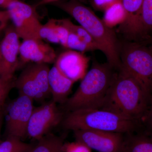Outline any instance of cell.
Here are the masks:
<instances>
[{"label": "cell", "mask_w": 152, "mask_h": 152, "mask_svg": "<svg viewBox=\"0 0 152 152\" xmlns=\"http://www.w3.org/2000/svg\"><path fill=\"white\" fill-rule=\"evenodd\" d=\"M69 32L68 36L66 48L83 53L94 51V49L88 45L81 38L72 31L69 29Z\"/></svg>", "instance_id": "7402d4cb"}, {"label": "cell", "mask_w": 152, "mask_h": 152, "mask_svg": "<svg viewBox=\"0 0 152 152\" xmlns=\"http://www.w3.org/2000/svg\"><path fill=\"white\" fill-rule=\"evenodd\" d=\"M56 19H50L45 24L42 25L39 31L41 39L45 40L52 43L60 44L56 31Z\"/></svg>", "instance_id": "603a6c76"}, {"label": "cell", "mask_w": 152, "mask_h": 152, "mask_svg": "<svg viewBox=\"0 0 152 152\" xmlns=\"http://www.w3.org/2000/svg\"><path fill=\"white\" fill-rule=\"evenodd\" d=\"M56 31L60 45L66 48L69 31L67 27L63 23L61 20H56Z\"/></svg>", "instance_id": "d4e9b609"}, {"label": "cell", "mask_w": 152, "mask_h": 152, "mask_svg": "<svg viewBox=\"0 0 152 152\" xmlns=\"http://www.w3.org/2000/svg\"><path fill=\"white\" fill-rule=\"evenodd\" d=\"M19 55L23 63H54L57 56L54 50L41 39L23 40L20 45Z\"/></svg>", "instance_id": "4fadbf2b"}, {"label": "cell", "mask_w": 152, "mask_h": 152, "mask_svg": "<svg viewBox=\"0 0 152 152\" xmlns=\"http://www.w3.org/2000/svg\"><path fill=\"white\" fill-rule=\"evenodd\" d=\"M61 125L67 130H94L126 134L134 133L140 124L101 109H82L66 113Z\"/></svg>", "instance_id": "277c9868"}, {"label": "cell", "mask_w": 152, "mask_h": 152, "mask_svg": "<svg viewBox=\"0 0 152 152\" xmlns=\"http://www.w3.org/2000/svg\"><path fill=\"white\" fill-rule=\"evenodd\" d=\"M1 56L0 54V77H1Z\"/></svg>", "instance_id": "e575fe53"}, {"label": "cell", "mask_w": 152, "mask_h": 152, "mask_svg": "<svg viewBox=\"0 0 152 152\" xmlns=\"http://www.w3.org/2000/svg\"><path fill=\"white\" fill-rule=\"evenodd\" d=\"M122 152H152V140L144 133L126 134Z\"/></svg>", "instance_id": "2e32d148"}, {"label": "cell", "mask_w": 152, "mask_h": 152, "mask_svg": "<svg viewBox=\"0 0 152 152\" xmlns=\"http://www.w3.org/2000/svg\"><path fill=\"white\" fill-rule=\"evenodd\" d=\"M34 145L15 137H7L0 142V152H29Z\"/></svg>", "instance_id": "d6986e66"}, {"label": "cell", "mask_w": 152, "mask_h": 152, "mask_svg": "<svg viewBox=\"0 0 152 152\" xmlns=\"http://www.w3.org/2000/svg\"><path fill=\"white\" fill-rule=\"evenodd\" d=\"M7 10L20 38L23 40L41 39L39 31L42 24L39 20L36 7L20 0H15Z\"/></svg>", "instance_id": "ba28073f"}, {"label": "cell", "mask_w": 152, "mask_h": 152, "mask_svg": "<svg viewBox=\"0 0 152 152\" xmlns=\"http://www.w3.org/2000/svg\"><path fill=\"white\" fill-rule=\"evenodd\" d=\"M121 67L134 77L146 91L152 93V47L129 42L120 49Z\"/></svg>", "instance_id": "5b68a950"}, {"label": "cell", "mask_w": 152, "mask_h": 152, "mask_svg": "<svg viewBox=\"0 0 152 152\" xmlns=\"http://www.w3.org/2000/svg\"><path fill=\"white\" fill-rule=\"evenodd\" d=\"M104 12L103 21L110 28L113 29L118 26H121L126 20V13L122 0L114 4Z\"/></svg>", "instance_id": "ac0fdd59"}, {"label": "cell", "mask_w": 152, "mask_h": 152, "mask_svg": "<svg viewBox=\"0 0 152 152\" xmlns=\"http://www.w3.org/2000/svg\"><path fill=\"white\" fill-rule=\"evenodd\" d=\"M61 0H41L39 3L37 4L36 7L42 5H44L47 4H53V3L59 1Z\"/></svg>", "instance_id": "4dcf8cb0"}, {"label": "cell", "mask_w": 152, "mask_h": 152, "mask_svg": "<svg viewBox=\"0 0 152 152\" xmlns=\"http://www.w3.org/2000/svg\"><path fill=\"white\" fill-rule=\"evenodd\" d=\"M4 110H0V137H1V129L2 125L3 117H4ZM1 142V140H0V142Z\"/></svg>", "instance_id": "1f68e13d"}, {"label": "cell", "mask_w": 152, "mask_h": 152, "mask_svg": "<svg viewBox=\"0 0 152 152\" xmlns=\"http://www.w3.org/2000/svg\"><path fill=\"white\" fill-rule=\"evenodd\" d=\"M53 4L72 17L86 30L105 56L109 64L115 69H119V44L113 29L107 26L93 11L77 0L59 1Z\"/></svg>", "instance_id": "7a4b0ae2"}, {"label": "cell", "mask_w": 152, "mask_h": 152, "mask_svg": "<svg viewBox=\"0 0 152 152\" xmlns=\"http://www.w3.org/2000/svg\"><path fill=\"white\" fill-rule=\"evenodd\" d=\"M37 141L29 152H63L64 137L50 132Z\"/></svg>", "instance_id": "e0dca14e"}, {"label": "cell", "mask_w": 152, "mask_h": 152, "mask_svg": "<svg viewBox=\"0 0 152 152\" xmlns=\"http://www.w3.org/2000/svg\"><path fill=\"white\" fill-rule=\"evenodd\" d=\"M48 83L52 100L62 105L69 98L75 83L54 65L49 71Z\"/></svg>", "instance_id": "9a60e30c"}, {"label": "cell", "mask_w": 152, "mask_h": 152, "mask_svg": "<svg viewBox=\"0 0 152 152\" xmlns=\"http://www.w3.org/2000/svg\"><path fill=\"white\" fill-rule=\"evenodd\" d=\"M147 40H148L150 41L151 43L152 44V35L151 36V37H150Z\"/></svg>", "instance_id": "836d02e7"}, {"label": "cell", "mask_w": 152, "mask_h": 152, "mask_svg": "<svg viewBox=\"0 0 152 152\" xmlns=\"http://www.w3.org/2000/svg\"><path fill=\"white\" fill-rule=\"evenodd\" d=\"M142 23L145 38L147 39L151 34V36L152 35V0L143 1Z\"/></svg>", "instance_id": "ffe728a7"}, {"label": "cell", "mask_w": 152, "mask_h": 152, "mask_svg": "<svg viewBox=\"0 0 152 152\" xmlns=\"http://www.w3.org/2000/svg\"><path fill=\"white\" fill-rule=\"evenodd\" d=\"M76 141L98 152H122L124 134L94 130L73 131Z\"/></svg>", "instance_id": "30bf717a"}, {"label": "cell", "mask_w": 152, "mask_h": 152, "mask_svg": "<svg viewBox=\"0 0 152 152\" xmlns=\"http://www.w3.org/2000/svg\"><path fill=\"white\" fill-rule=\"evenodd\" d=\"M62 21L66 26L71 31L77 34L80 37L82 38L90 46L92 47L95 50H100L99 48L89 33L80 25L75 24L69 19H61Z\"/></svg>", "instance_id": "44dd1931"}, {"label": "cell", "mask_w": 152, "mask_h": 152, "mask_svg": "<svg viewBox=\"0 0 152 152\" xmlns=\"http://www.w3.org/2000/svg\"><path fill=\"white\" fill-rule=\"evenodd\" d=\"M50 69L47 64L33 63L27 66L15 80V88L19 95L26 96L34 101L43 102L51 95Z\"/></svg>", "instance_id": "8992f818"}, {"label": "cell", "mask_w": 152, "mask_h": 152, "mask_svg": "<svg viewBox=\"0 0 152 152\" xmlns=\"http://www.w3.org/2000/svg\"><path fill=\"white\" fill-rule=\"evenodd\" d=\"M107 62L94 61L74 94L61 105L66 113L82 109H100L116 73Z\"/></svg>", "instance_id": "3957f363"}, {"label": "cell", "mask_w": 152, "mask_h": 152, "mask_svg": "<svg viewBox=\"0 0 152 152\" xmlns=\"http://www.w3.org/2000/svg\"><path fill=\"white\" fill-rule=\"evenodd\" d=\"M143 0H122L126 13V20L120 26L121 31L132 39H145L142 23Z\"/></svg>", "instance_id": "5bb4252c"}, {"label": "cell", "mask_w": 152, "mask_h": 152, "mask_svg": "<svg viewBox=\"0 0 152 152\" xmlns=\"http://www.w3.org/2000/svg\"><path fill=\"white\" fill-rule=\"evenodd\" d=\"M101 109L110 111L140 124L151 95L134 77L120 67Z\"/></svg>", "instance_id": "6da1fadb"}, {"label": "cell", "mask_w": 152, "mask_h": 152, "mask_svg": "<svg viewBox=\"0 0 152 152\" xmlns=\"http://www.w3.org/2000/svg\"><path fill=\"white\" fill-rule=\"evenodd\" d=\"M90 60L84 53L68 49L57 57L54 65L68 78L75 83L81 80L86 75Z\"/></svg>", "instance_id": "7c38bea8"}, {"label": "cell", "mask_w": 152, "mask_h": 152, "mask_svg": "<svg viewBox=\"0 0 152 152\" xmlns=\"http://www.w3.org/2000/svg\"><path fill=\"white\" fill-rule=\"evenodd\" d=\"M63 152H92L91 150L84 144L77 141L64 143Z\"/></svg>", "instance_id": "4316f807"}, {"label": "cell", "mask_w": 152, "mask_h": 152, "mask_svg": "<svg viewBox=\"0 0 152 152\" xmlns=\"http://www.w3.org/2000/svg\"><path fill=\"white\" fill-rule=\"evenodd\" d=\"M10 20L7 10H0V27L7 26L8 22Z\"/></svg>", "instance_id": "f1b7e54d"}, {"label": "cell", "mask_w": 152, "mask_h": 152, "mask_svg": "<svg viewBox=\"0 0 152 152\" xmlns=\"http://www.w3.org/2000/svg\"><path fill=\"white\" fill-rule=\"evenodd\" d=\"M121 0H92L94 7L99 10L104 11L110 7Z\"/></svg>", "instance_id": "83f0119b"}, {"label": "cell", "mask_w": 152, "mask_h": 152, "mask_svg": "<svg viewBox=\"0 0 152 152\" xmlns=\"http://www.w3.org/2000/svg\"><path fill=\"white\" fill-rule=\"evenodd\" d=\"M34 102L26 96L19 95L4 109L7 137L23 140L27 137L28 124L34 108Z\"/></svg>", "instance_id": "52a82bcc"}, {"label": "cell", "mask_w": 152, "mask_h": 152, "mask_svg": "<svg viewBox=\"0 0 152 152\" xmlns=\"http://www.w3.org/2000/svg\"><path fill=\"white\" fill-rule=\"evenodd\" d=\"M65 114L53 100L34 107L28 124L27 137L37 141L61 124Z\"/></svg>", "instance_id": "9c48e42d"}, {"label": "cell", "mask_w": 152, "mask_h": 152, "mask_svg": "<svg viewBox=\"0 0 152 152\" xmlns=\"http://www.w3.org/2000/svg\"><path fill=\"white\" fill-rule=\"evenodd\" d=\"M142 123L145 128L144 134L152 140V93L150 97L148 107L142 120Z\"/></svg>", "instance_id": "484cf974"}, {"label": "cell", "mask_w": 152, "mask_h": 152, "mask_svg": "<svg viewBox=\"0 0 152 152\" xmlns=\"http://www.w3.org/2000/svg\"><path fill=\"white\" fill-rule=\"evenodd\" d=\"M15 0H0V8L7 10L11 3Z\"/></svg>", "instance_id": "f546056e"}, {"label": "cell", "mask_w": 152, "mask_h": 152, "mask_svg": "<svg viewBox=\"0 0 152 152\" xmlns=\"http://www.w3.org/2000/svg\"><path fill=\"white\" fill-rule=\"evenodd\" d=\"M7 27H0V34L1 33V32L3 30H5Z\"/></svg>", "instance_id": "d6a6232c"}, {"label": "cell", "mask_w": 152, "mask_h": 152, "mask_svg": "<svg viewBox=\"0 0 152 152\" xmlns=\"http://www.w3.org/2000/svg\"><path fill=\"white\" fill-rule=\"evenodd\" d=\"M20 37L13 25L7 27L4 36L0 43L1 56V77L7 80H14L18 68Z\"/></svg>", "instance_id": "8fae6325"}, {"label": "cell", "mask_w": 152, "mask_h": 152, "mask_svg": "<svg viewBox=\"0 0 152 152\" xmlns=\"http://www.w3.org/2000/svg\"><path fill=\"white\" fill-rule=\"evenodd\" d=\"M15 80H7L0 77V110H4L6 100L11 90L15 88Z\"/></svg>", "instance_id": "cb8c5ba5"}]
</instances>
